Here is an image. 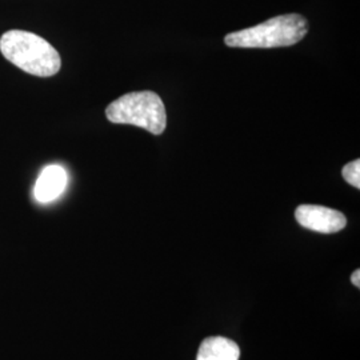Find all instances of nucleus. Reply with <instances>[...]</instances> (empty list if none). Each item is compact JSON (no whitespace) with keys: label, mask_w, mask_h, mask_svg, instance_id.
<instances>
[{"label":"nucleus","mask_w":360,"mask_h":360,"mask_svg":"<svg viewBox=\"0 0 360 360\" xmlns=\"http://www.w3.org/2000/svg\"><path fill=\"white\" fill-rule=\"evenodd\" d=\"M0 51L8 62L35 77H53L62 65L59 52L46 39L27 31L6 32L0 38Z\"/></svg>","instance_id":"1"},{"label":"nucleus","mask_w":360,"mask_h":360,"mask_svg":"<svg viewBox=\"0 0 360 360\" xmlns=\"http://www.w3.org/2000/svg\"><path fill=\"white\" fill-rule=\"evenodd\" d=\"M309 32V22L299 13L275 16L257 26L226 35L224 43L233 49H274L299 43Z\"/></svg>","instance_id":"2"},{"label":"nucleus","mask_w":360,"mask_h":360,"mask_svg":"<svg viewBox=\"0 0 360 360\" xmlns=\"http://www.w3.org/2000/svg\"><path fill=\"white\" fill-rule=\"evenodd\" d=\"M105 116L115 124H131L160 135L167 126L166 107L160 96L153 91L129 92L105 110Z\"/></svg>","instance_id":"3"},{"label":"nucleus","mask_w":360,"mask_h":360,"mask_svg":"<svg viewBox=\"0 0 360 360\" xmlns=\"http://www.w3.org/2000/svg\"><path fill=\"white\" fill-rule=\"evenodd\" d=\"M295 218L302 227L321 233H335L347 226L346 217L340 211L328 207L299 206L296 208Z\"/></svg>","instance_id":"4"},{"label":"nucleus","mask_w":360,"mask_h":360,"mask_svg":"<svg viewBox=\"0 0 360 360\" xmlns=\"http://www.w3.org/2000/svg\"><path fill=\"white\" fill-rule=\"evenodd\" d=\"M67 181L68 176L65 168L59 165H50L40 172L34 196L39 203H51L65 193Z\"/></svg>","instance_id":"5"},{"label":"nucleus","mask_w":360,"mask_h":360,"mask_svg":"<svg viewBox=\"0 0 360 360\" xmlns=\"http://www.w3.org/2000/svg\"><path fill=\"white\" fill-rule=\"evenodd\" d=\"M240 348L223 336L207 338L200 345L196 360H239Z\"/></svg>","instance_id":"6"},{"label":"nucleus","mask_w":360,"mask_h":360,"mask_svg":"<svg viewBox=\"0 0 360 360\" xmlns=\"http://www.w3.org/2000/svg\"><path fill=\"white\" fill-rule=\"evenodd\" d=\"M342 175L347 183L354 186L355 188H360V160L356 159L351 163L346 165L342 169Z\"/></svg>","instance_id":"7"},{"label":"nucleus","mask_w":360,"mask_h":360,"mask_svg":"<svg viewBox=\"0 0 360 360\" xmlns=\"http://www.w3.org/2000/svg\"><path fill=\"white\" fill-rule=\"evenodd\" d=\"M351 282L352 284L356 287V288H360V271L356 270L352 275H351Z\"/></svg>","instance_id":"8"}]
</instances>
